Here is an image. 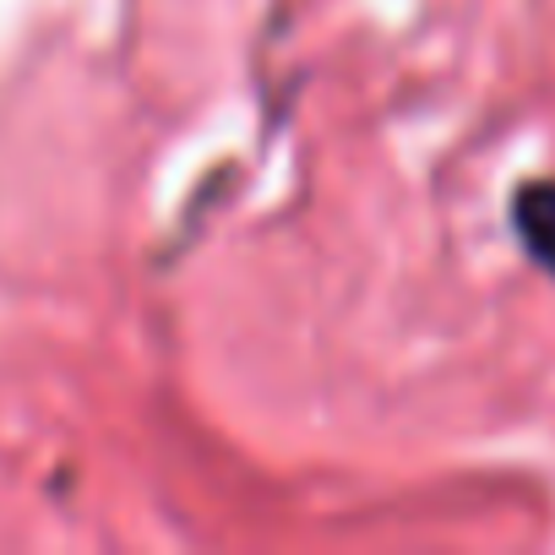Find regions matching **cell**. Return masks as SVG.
<instances>
[{
    "instance_id": "obj_1",
    "label": "cell",
    "mask_w": 555,
    "mask_h": 555,
    "mask_svg": "<svg viewBox=\"0 0 555 555\" xmlns=\"http://www.w3.org/2000/svg\"><path fill=\"white\" fill-rule=\"evenodd\" d=\"M512 223H517L528 256L555 278V180H533V185H522L517 202H512Z\"/></svg>"
}]
</instances>
